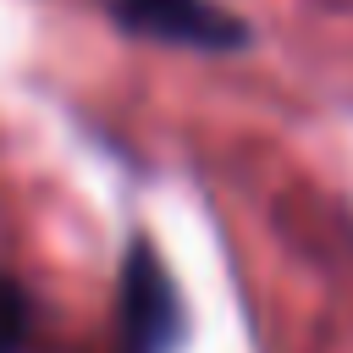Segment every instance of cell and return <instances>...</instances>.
Returning <instances> with one entry per match:
<instances>
[{
  "instance_id": "6da1fadb",
  "label": "cell",
  "mask_w": 353,
  "mask_h": 353,
  "mask_svg": "<svg viewBox=\"0 0 353 353\" xmlns=\"http://www.w3.org/2000/svg\"><path fill=\"white\" fill-rule=\"evenodd\" d=\"M182 342V292L154 254V243H132L116 287V353H176Z\"/></svg>"
},
{
  "instance_id": "3957f363",
  "label": "cell",
  "mask_w": 353,
  "mask_h": 353,
  "mask_svg": "<svg viewBox=\"0 0 353 353\" xmlns=\"http://www.w3.org/2000/svg\"><path fill=\"white\" fill-rule=\"evenodd\" d=\"M22 336H28V292L11 276H0V353H17Z\"/></svg>"
},
{
  "instance_id": "7a4b0ae2",
  "label": "cell",
  "mask_w": 353,
  "mask_h": 353,
  "mask_svg": "<svg viewBox=\"0 0 353 353\" xmlns=\"http://www.w3.org/2000/svg\"><path fill=\"white\" fill-rule=\"evenodd\" d=\"M121 33L154 39V44H182V50H237L248 44V28L237 11L215 0H99Z\"/></svg>"
}]
</instances>
